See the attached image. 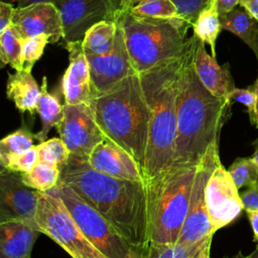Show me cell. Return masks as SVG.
Segmentation results:
<instances>
[{
	"mask_svg": "<svg viewBox=\"0 0 258 258\" xmlns=\"http://www.w3.org/2000/svg\"><path fill=\"white\" fill-rule=\"evenodd\" d=\"M58 182L70 186L135 246L147 250L144 181L117 178L94 169L88 158L71 154Z\"/></svg>",
	"mask_w": 258,
	"mask_h": 258,
	"instance_id": "1",
	"label": "cell"
},
{
	"mask_svg": "<svg viewBox=\"0 0 258 258\" xmlns=\"http://www.w3.org/2000/svg\"><path fill=\"white\" fill-rule=\"evenodd\" d=\"M198 37L192 34L184 52L178 79L177 131L172 165H198L209 147L219 142L223 126L231 116L233 102L213 95L200 81L194 67Z\"/></svg>",
	"mask_w": 258,
	"mask_h": 258,
	"instance_id": "2",
	"label": "cell"
},
{
	"mask_svg": "<svg viewBox=\"0 0 258 258\" xmlns=\"http://www.w3.org/2000/svg\"><path fill=\"white\" fill-rule=\"evenodd\" d=\"M184 52L138 74L150 109L144 179L158 174L173 163L177 131V87Z\"/></svg>",
	"mask_w": 258,
	"mask_h": 258,
	"instance_id": "3",
	"label": "cell"
},
{
	"mask_svg": "<svg viewBox=\"0 0 258 258\" xmlns=\"http://www.w3.org/2000/svg\"><path fill=\"white\" fill-rule=\"evenodd\" d=\"M89 105L105 136L128 151L143 172L150 109L139 75L128 76L110 91L93 97Z\"/></svg>",
	"mask_w": 258,
	"mask_h": 258,
	"instance_id": "4",
	"label": "cell"
},
{
	"mask_svg": "<svg viewBox=\"0 0 258 258\" xmlns=\"http://www.w3.org/2000/svg\"><path fill=\"white\" fill-rule=\"evenodd\" d=\"M197 165H171L144 179L149 243L175 244L187 216Z\"/></svg>",
	"mask_w": 258,
	"mask_h": 258,
	"instance_id": "5",
	"label": "cell"
},
{
	"mask_svg": "<svg viewBox=\"0 0 258 258\" xmlns=\"http://www.w3.org/2000/svg\"><path fill=\"white\" fill-rule=\"evenodd\" d=\"M114 21L122 28L125 43L137 74L183 53L190 27L180 18L159 19L139 16L130 10H117Z\"/></svg>",
	"mask_w": 258,
	"mask_h": 258,
	"instance_id": "6",
	"label": "cell"
},
{
	"mask_svg": "<svg viewBox=\"0 0 258 258\" xmlns=\"http://www.w3.org/2000/svg\"><path fill=\"white\" fill-rule=\"evenodd\" d=\"M48 192L60 198L86 238L106 258H146L147 250L132 244L70 186L58 182Z\"/></svg>",
	"mask_w": 258,
	"mask_h": 258,
	"instance_id": "7",
	"label": "cell"
},
{
	"mask_svg": "<svg viewBox=\"0 0 258 258\" xmlns=\"http://www.w3.org/2000/svg\"><path fill=\"white\" fill-rule=\"evenodd\" d=\"M35 222L40 233L53 240L72 258H106L86 238L56 195L40 191Z\"/></svg>",
	"mask_w": 258,
	"mask_h": 258,
	"instance_id": "8",
	"label": "cell"
},
{
	"mask_svg": "<svg viewBox=\"0 0 258 258\" xmlns=\"http://www.w3.org/2000/svg\"><path fill=\"white\" fill-rule=\"evenodd\" d=\"M220 161L219 142H216L209 147L197 165L187 216L176 243L192 246L213 239L215 232L207 210L206 186L214 168Z\"/></svg>",
	"mask_w": 258,
	"mask_h": 258,
	"instance_id": "9",
	"label": "cell"
},
{
	"mask_svg": "<svg viewBox=\"0 0 258 258\" xmlns=\"http://www.w3.org/2000/svg\"><path fill=\"white\" fill-rule=\"evenodd\" d=\"M59 137L71 154L88 158L105 138L89 104L63 105V116L56 126Z\"/></svg>",
	"mask_w": 258,
	"mask_h": 258,
	"instance_id": "10",
	"label": "cell"
},
{
	"mask_svg": "<svg viewBox=\"0 0 258 258\" xmlns=\"http://www.w3.org/2000/svg\"><path fill=\"white\" fill-rule=\"evenodd\" d=\"M238 190L228 169L220 161L206 186L207 210L215 233L234 222L244 210Z\"/></svg>",
	"mask_w": 258,
	"mask_h": 258,
	"instance_id": "11",
	"label": "cell"
},
{
	"mask_svg": "<svg viewBox=\"0 0 258 258\" xmlns=\"http://www.w3.org/2000/svg\"><path fill=\"white\" fill-rule=\"evenodd\" d=\"M56 7L66 43L83 40L87 30L100 21H114L117 11L115 0H58Z\"/></svg>",
	"mask_w": 258,
	"mask_h": 258,
	"instance_id": "12",
	"label": "cell"
},
{
	"mask_svg": "<svg viewBox=\"0 0 258 258\" xmlns=\"http://www.w3.org/2000/svg\"><path fill=\"white\" fill-rule=\"evenodd\" d=\"M39 194L40 191L27 186L22 181L20 173L1 167L0 223L24 222L37 227L35 215Z\"/></svg>",
	"mask_w": 258,
	"mask_h": 258,
	"instance_id": "13",
	"label": "cell"
},
{
	"mask_svg": "<svg viewBox=\"0 0 258 258\" xmlns=\"http://www.w3.org/2000/svg\"><path fill=\"white\" fill-rule=\"evenodd\" d=\"M117 25L113 49L106 54L87 55L93 97L110 91L128 76L136 73L125 43L123 30L118 23Z\"/></svg>",
	"mask_w": 258,
	"mask_h": 258,
	"instance_id": "14",
	"label": "cell"
},
{
	"mask_svg": "<svg viewBox=\"0 0 258 258\" xmlns=\"http://www.w3.org/2000/svg\"><path fill=\"white\" fill-rule=\"evenodd\" d=\"M12 25L23 39L43 33L49 35V43H56L62 38V21L59 10L50 2L16 7Z\"/></svg>",
	"mask_w": 258,
	"mask_h": 258,
	"instance_id": "15",
	"label": "cell"
},
{
	"mask_svg": "<svg viewBox=\"0 0 258 258\" xmlns=\"http://www.w3.org/2000/svg\"><path fill=\"white\" fill-rule=\"evenodd\" d=\"M88 162L102 173L122 179L144 181L142 169L134 157L108 137L93 149Z\"/></svg>",
	"mask_w": 258,
	"mask_h": 258,
	"instance_id": "16",
	"label": "cell"
},
{
	"mask_svg": "<svg viewBox=\"0 0 258 258\" xmlns=\"http://www.w3.org/2000/svg\"><path fill=\"white\" fill-rule=\"evenodd\" d=\"M70 63L61 80L64 104H89L93 98V89L87 55L82 40L66 43Z\"/></svg>",
	"mask_w": 258,
	"mask_h": 258,
	"instance_id": "17",
	"label": "cell"
},
{
	"mask_svg": "<svg viewBox=\"0 0 258 258\" xmlns=\"http://www.w3.org/2000/svg\"><path fill=\"white\" fill-rule=\"evenodd\" d=\"M205 42L198 38L194 55V67L202 84L216 97L229 99L236 88L228 62L219 64L216 57L206 50Z\"/></svg>",
	"mask_w": 258,
	"mask_h": 258,
	"instance_id": "18",
	"label": "cell"
},
{
	"mask_svg": "<svg viewBox=\"0 0 258 258\" xmlns=\"http://www.w3.org/2000/svg\"><path fill=\"white\" fill-rule=\"evenodd\" d=\"M40 231L24 222L0 223V258H31Z\"/></svg>",
	"mask_w": 258,
	"mask_h": 258,
	"instance_id": "19",
	"label": "cell"
},
{
	"mask_svg": "<svg viewBox=\"0 0 258 258\" xmlns=\"http://www.w3.org/2000/svg\"><path fill=\"white\" fill-rule=\"evenodd\" d=\"M40 95V88L29 71H16L8 74L6 97L11 100L20 113L34 114Z\"/></svg>",
	"mask_w": 258,
	"mask_h": 258,
	"instance_id": "20",
	"label": "cell"
},
{
	"mask_svg": "<svg viewBox=\"0 0 258 258\" xmlns=\"http://www.w3.org/2000/svg\"><path fill=\"white\" fill-rule=\"evenodd\" d=\"M36 113L39 115L41 121V129L34 134L37 141L43 142L47 140V134L52 129L56 127L61 121L63 116V105L59 103L56 96L50 94L47 90V80L46 77L42 78V83L40 86V95L36 104Z\"/></svg>",
	"mask_w": 258,
	"mask_h": 258,
	"instance_id": "21",
	"label": "cell"
},
{
	"mask_svg": "<svg viewBox=\"0 0 258 258\" xmlns=\"http://www.w3.org/2000/svg\"><path fill=\"white\" fill-rule=\"evenodd\" d=\"M222 29L241 38L254 52L258 61V22L245 9L235 8L221 17Z\"/></svg>",
	"mask_w": 258,
	"mask_h": 258,
	"instance_id": "22",
	"label": "cell"
},
{
	"mask_svg": "<svg viewBox=\"0 0 258 258\" xmlns=\"http://www.w3.org/2000/svg\"><path fill=\"white\" fill-rule=\"evenodd\" d=\"M117 29L116 21L111 20H103L91 26L82 40L86 55H101L110 52L114 47Z\"/></svg>",
	"mask_w": 258,
	"mask_h": 258,
	"instance_id": "23",
	"label": "cell"
},
{
	"mask_svg": "<svg viewBox=\"0 0 258 258\" xmlns=\"http://www.w3.org/2000/svg\"><path fill=\"white\" fill-rule=\"evenodd\" d=\"M191 27L194 34L200 40L210 45L212 55L216 57V41L221 32L222 24L215 0L199 14Z\"/></svg>",
	"mask_w": 258,
	"mask_h": 258,
	"instance_id": "24",
	"label": "cell"
},
{
	"mask_svg": "<svg viewBox=\"0 0 258 258\" xmlns=\"http://www.w3.org/2000/svg\"><path fill=\"white\" fill-rule=\"evenodd\" d=\"M23 38L11 24L0 33V60L1 68L10 64L15 71L23 70L22 44Z\"/></svg>",
	"mask_w": 258,
	"mask_h": 258,
	"instance_id": "25",
	"label": "cell"
},
{
	"mask_svg": "<svg viewBox=\"0 0 258 258\" xmlns=\"http://www.w3.org/2000/svg\"><path fill=\"white\" fill-rule=\"evenodd\" d=\"M20 174L22 181L27 186L38 191L48 192L57 185L60 169L56 166L37 161L28 172Z\"/></svg>",
	"mask_w": 258,
	"mask_h": 258,
	"instance_id": "26",
	"label": "cell"
},
{
	"mask_svg": "<svg viewBox=\"0 0 258 258\" xmlns=\"http://www.w3.org/2000/svg\"><path fill=\"white\" fill-rule=\"evenodd\" d=\"M212 240L197 245L182 244H156L149 243L146 258H201L203 250Z\"/></svg>",
	"mask_w": 258,
	"mask_h": 258,
	"instance_id": "27",
	"label": "cell"
},
{
	"mask_svg": "<svg viewBox=\"0 0 258 258\" xmlns=\"http://www.w3.org/2000/svg\"><path fill=\"white\" fill-rule=\"evenodd\" d=\"M36 146L39 162H44L61 169L70 159L71 152L60 137L47 139Z\"/></svg>",
	"mask_w": 258,
	"mask_h": 258,
	"instance_id": "28",
	"label": "cell"
},
{
	"mask_svg": "<svg viewBox=\"0 0 258 258\" xmlns=\"http://www.w3.org/2000/svg\"><path fill=\"white\" fill-rule=\"evenodd\" d=\"M228 171L238 189L243 186L250 187L258 182V165L252 156L236 158Z\"/></svg>",
	"mask_w": 258,
	"mask_h": 258,
	"instance_id": "29",
	"label": "cell"
},
{
	"mask_svg": "<svg viewBox=\"0 0 258 258\" xmlns=\"http://www.w3.org/2000/svg\"><path fill=\"white\" fill-rule=\"evenodd\" d=\"M132 13L159 19L179 18L172 0H145L129 9Z\"/></svg>",
	"mask_w": 258,
	"mask_h": 258,
	"instance_id": "30",
	"label": "cell"
},
{
	"mask_svg": "<svg viewBox=\"0 0 258 258\" xmlns=\"http://www.w3.org/2000/svg\"><path fill=\"white\" fill-rule=\"evenodd\" d=\"M34 139L35 136L25 125H23L0 141V157L25 152L34 145Z\"/></svg>",
	"mask_w": 258,
	"mask_h": 258,
	"instance_id": "31",
	"label": "cell"
},
{
	"mask_svg": "<svg viewBox=\"0 0 258 258\" xmlns=\"http://www.w3.org/2000/svg\"><path fill=\"white\" fill-rule=\"evenodd\" d=\"M38 158L36 145H33L23 153H14L0 157L1 167L17 173L28 172L36 164Z\"/></svg>",
	"mask_w": 258,
	"mask_h": 258,
	"instance_id": "32",
	"label": "cell"
},
{
	"mask_svg": "<svg viewBox=\"0 0 258 258\" xmlns=\"http://www.w3.org/2000/svg\"><path fill=\"white\" fill-rule=\"evenodd\" d=\"M48 34H38L27 37L23 40L22 44V62L23 70L32 71L34 63L42 56L44 47L49 43Z\"/></svg>",
	"mask_w": 258,
	"mask_h": 258,
	"instance_id": "33",
	"label": "cell"
},
{
	"mask_svg": "<svg viewBox=\"0 0 258 258\" xmlns=\"http://www.w3.org/2000/svg\"><path fill=\"white\" fill-rule=\"evenodd\" d=\"M213 0H172L180 19L192 26L199 14L208 7Z\"/></svg>",
	"mask_w": 258,
	"mask_h": 258,
	"instance_id": "34",
	"label": "cell"
},
{
	"mask_svg": "<svg viewBox=\"0 0 258 258\" xmlns=\"http://www.w3.org/2000/svg\"><path fill=\"white\" fill-rule=\"evenodd\" d=\"M229 99L234 102H239L243 104L247 108V112L250 118V122L253 121L255 116V107H256V94H255V86H250L247 89H240L235 88L230 96Z\"/></svg>",
	"mask_w": 258,
	"mask_h": 258,
	"instance_id": "35",
	"label": "cell"
},
{
	"mask_svg": "<svg viewBox=\"0 0 258 258\" xmlns=\"http://www.w3.org/2000/svg\"><path fill=\"white\" fill-rule=\"evenodd\" d=\"M244 211H255L258 210V182L248 187L241 195Z\"/></svg>",
	"mask_w": 258,
	"mask_h": 258,
	"instance_id": "36",
	"label": "cell"
},
{
	"mask_svg": "<svg viewBox=\"0 0 258 258\" xmlns=\"http://www.w3.org/2000/svg\"><path fill=\"white\" fill-rule=\"evenodd\" d=\"M15 8L11 3L0 1V33L5 31L11 24Z\"/></svg>",
	"mask_w": 258,
	"mask_h": 258,
	"instance_id": "37",
	"label": "cell"
},
{
	"mask_svg": "<svg viewBox=\"0 0 258 258\" xmlns=\"http://www.w3.org/2000/svg\"><path fill=\"white\" fill-rule=\"evenodd\" d=\"M215 3L218 13L220 14V17H222L234 10L240 3V0H215Z\"/></svg>",
	"mask_w": 258,
	"mask_h": 258,
	"instance_id": "38",
	"label": "cell"
},
{
	"mask_svg": "<svg viewBox=\"0 0 258 258\" xmlns=\"http://www.w3.org/2000/svg\"><path fill=\"white\" fill-rule=\"evenodd\" d=\"M239 5L258 22V0H240Z\"/></svg>",
	"mask_w": 258,
	"mask_h": 258,
	"instance_id": "39",
	"label": "cell"
},
{
	"mask_svg": "<svg viewBox=\"0 0 258 258\" xmlns=\"http://www.w3.org/2000/svg\"><path fill=\"white\" fill-rule=\"evenodd\" d=\"M246 214H247V217L249 219V222H250V225H251V228L253 231L254 241L258 244V210L246 211Z\"/></svg>",
	"mask_w": 258,
	"mask_h": 258,
	"instance_id": "40",
	"label": "cell"
},
{
	"mask_svg": "<svg viewBox=\"0 0 258 258\" xmlns=\"http://www.w3.org/2000/svg\"><path fill=\"white\" fill-rule=\"evenodd\" d=\"M145 0H115L117 10H129Z\"/></svg>",
	"mask_w": 258,
	"mask_h": 258,
	"instance_id": "41",
	"label": "cell"
},
{
	"mask_svg": "<svg viewBox=\"0 0 258 258\" xmlns=\"http://www.w3.org/2000/svg\"><path fill=\"white\" fill-rule=\"evenodd\" d=\"M5 1V0H3ZM57 1L58 0H7L6 2H15L17 3V7H25V6H28L30 4H33V3H38V2H50V3H53L55 6L57 4Z\"/></svg>",
	"mask_w": 258,
	"mask_h": 258,
	"instance_id": "42",
	"label": "cell"
},
{
	"mask_svg": "<svg viewBox=\"0 0 258 258\" xmlns=\"http://www.w3.org/2000/svg\"><path fill=\"white\" fill-rule=\"evenodd\" d=\"M254 86H255V94H256V107H255V116H254V119L251 122V124L255 128H258V78H257V81L254 84Z\"/></svg>",
	"mask_w": 258,
	"mask_h": 258,
	"instance_id": "43",
	"label": "cell"
},
{
	"mask_svg": "<svg viewBox=\"0 0 258 258\" xmlns=\"http://www.w3.org/2000/svg\"><path fill=\"white\" fill-rule=\"evenodd\" d=\"M252 145H253V147H254V153H253L252 157L254 158V160L256 161V163H257V165H258V138H256V139L253 141Z\"/></svg>",
	"mask_w": 258,
	"mask_h": 258,
	"instance_id": "44",
	"label": "cell"
},
{
	"mask_svg": "<svg viewBox=\"0 0 258 258\" xmlns=\"http://www.w3.org/2000/svg\"><path fill=\"white\" fill-rule=\"evenodd\" d=\"M210 253H211V244L205 247V249L203 250V253H202V257H201V258H211Z\"/></svg>",
	"mask_w": 258,
	"mask_h": 258,
	"instance_id": "45",
	"label": "cell"
},
{
	"mask_svg": "<svg viewBox=\"0 0 258 258\" xmlns=\"http://www.w3.org/2000/svg\"><path fill=\"white\" fill-rule=\"evenodd\" d=\"M248 258H258V247L251 254L248 255Z\"/></svg>",
	"mask_w": 258,
	"mask_h": 258,
	"instance_id": "46",
	"label": "cell"
},
{
	"mask_svg": "<svg viewBox=\"0 0 258 258\" xmlns=\"http://www.w3.org/2000/svg\"><path fill=\"white\" fill-rule=\"evenodd\" d=\"M225 258H248V255H247V256H245V255H243V254H242V252H241V251H239V252H238V254H236L235 256H233V257H225Z\"/></svg>",
	"mask_w": 258,
	"mask_h": 258,
	"instance_id": "47",
	"label": "cell"
}]
</instances>
